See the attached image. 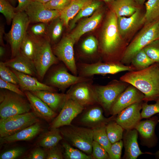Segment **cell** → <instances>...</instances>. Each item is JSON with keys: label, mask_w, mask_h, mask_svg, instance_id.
<instances>
[{"label": "cell", "mask_w": 159, "mask_h": 159, "mask_svg": "<svg viewBox=\"0 0 159 159\" xmlns=\"http://www.w3.org/2000/svg\"><path fill=\"white\" fill-rule=\"evenodd\" d=\"M120 80L132 85L144 94V102L159 99V64L155 63L139 70L128 71Z\"/></svg>", "instance_id": "cell-1"}, {"label": "cell", "mask_w": 159, "mask_h": 159, "mask_svg": "<svg viewBox=\"0 0 159 159\" xmlns=\"http://www.w3.org/2000/svg\"><path fill=\"white\" fill-rule=\"evenodd\" d=\"M117 18L115 13L111 11L102 28L99 47L103 56V62H119L116 54L122 44L118 27Z\"/></svg>", "instance_id": "cell-2"}, {"label": "cell", "mask_w": 159, "mask_h": 159, "mask_svg": "<svg viewBox=\"0 0 159 159\" xmlns=\"http://www.w3.org/2000/svg\"><path fill=\"white\" fill-rule=\"evenodd\" d=\"M159 20L146 25L139 34L127 46L120 62L131 63L135 55L145 46L159 38Z\"/></svg>", "instance_id": "cell-3"}, {"label": "cell", "mask_w": 159, "mask_h": 159, "mask_svg": "<svg viewBox=\"0 0 159 159\" xmlns=\"http://www.w3.org/2000/svg\"><path fill=\"white\" fill-rule=\"evenodd\" d=\"M78 76L91 77L95 74H114L121 72L136 70L132 65H126L121 62H102L92 63L81 62L77 64Z\"/></svg>", "instance_id": "cell-4"}, {"label": "cell", "mask_w": 159, "mask_h": 159, "mask_svg": "<svg viewBox=\"0 0 159 159\" xmlns=\"http://www.w3.org/2000/svg\"><path fill=\"white\" fill-rule=\"evenodd\" d=\"M30 19L25 12H16L12 22L11 29L5 34L6 39L11 48V58L20 52L22 41L27 32Z\"/></svg>", "instance_id": "cell-5"}, {"label": "cell", "mask_w": 159, "mask_h": 159, "mask_svg": "<svg viewBox=\"0 0 159 159\" xmlns=\"http://www.w3.org/2000/svg\"><path fill=\"white\" fill-rule=\"evenodd\" d=\"M24 96L9 91L0 95L1 119L29 112L32 109L29 102Z\"/></svg>", "instance_id": "cell-6"}, {"label": "cell", "mask_w": 159, "mask_h": 159, "mask_svg": "<svg viewBox=\"0 0 159 159\" xmlns=\"http://www.w3.org/2000/svg\"><path fill=\"white\" fill-rule=\"evenodd\" d=\"M60 131L64 138L72 145L85 153H92V129L71 126L62 128Z\"/></svg>", "instance_id": "cell-7"}, {"label": "cell", "mask_w": 159, "mask_h": 159, "mask_svg": "<svg viewBox=\"0 0 159 159\" xmlns=\"http://www.w3.org/2000/svg\"><path fill=\"white\" fill-rule=\"evenodd\" d=\"M49 39L39 38L37 47L33 60L37 76L42 79L52 65L59 63L52 50Z\"/></svg>", "instance_id": "cell-8"}, {"label": "cell", "mask_w": 159, "mask_h": 159, "mask_svg": "<svg viewBox=\"0 0 159 159\" xmlns=\"http://www.w3.org/2000/svg\"><path fill=\"white\" fill-rule=\"evenodd\" d=\"M129 85L120 80H114L105 85H93L97 103L105 110L110 112L115 101Z\"/></svg>", "instance_id": "cell-9"}, {"label": "cell", "mask_w": 159, "mask_h": 159, "mask_svg": "<svg viewBox=\"0 0 159 159\" xmlns=\"http://www.w3.org/2000/svg\"><path fill=\"white\" fill-rule=\"evenodd\" d=\"M37 117L33 112H29L5 119H0V138L13 135L39 122Z\"/></svg>", "instance_id": "cell-10"}, {"label": "cell", "mask_w": 159, "mask_h": 159, "mask_svg": "<svg viewBox=\"0 0 159 159\" xmlns=\"http://www.w3.org/2000/svg\"><path fill=\"white\" fill-rule=\"evenodd\" d=\"M66 94L67 99L73 100L84 107L98 103L92 80L73 85Z\"/></svg>", "instance_id": "cell-11"}, {"label": "cell", "mask_w": 159, "mask_h": 159, "mask_svg": "<svg viewBox=\"0 0 159 159\" xmlns=\"http://www.w3.org/2000/svg\"><path fill=\"white\" fill-rule=\"evenodd\" d=\"M92 80L91 77L71 74L65 67L60 66L55 69L48 76L46 85L64 91L76 83Z\"/></svg>", "instance_id": "cell-12"}, {"label": "cell", "mask_w": 159, "mask_h": 159, "mask_svg": "<svg viewBox=\"0 0 159 159\" xmlns=\"http://www.w3.org/2000/svg\"><path fill=\"white\" fill-rule=\"evenodd\" d=\"M74 44L68 35L61 40L54 47L53 51L59 60L63 62L73 74L77 76V67L73 49Z\"/></svg>", "instance_id": "cell-13"}, {"label": "cell", "mask_w": 159, "mask_h": 159, "mask_svg": "<svg viewBox=\"0 0 159 159\" xmlns=\"http://www.w3.org/2000/svg\"><path fill=\"white\" fill-rule=\"evenodd\" d=\"M145 95L133 86L130 85L117 97L112 104L110 112L113 115L129 106L143 101Z\"/></svg>", "instance_id": "cell-14"}, {"label": "cell", "mask_w": 159, "mask_h": 159, "mask_svg": "<svg viewBox=\"0 0 159 159\" xmlns=\"http://www.w3.org/2000/svg\"><path fill=\"white\" fill-rule=\"evenodd\" d=\"M24 11L31 23H47L60 16L59 12L46 8L43 3L31 1Z\"/></svg>", "instance_id": "cell-15"}, {"label": "cell", "mask_w": 159, "mask_h": 159, "mask_svg": "<svg viewBox=\"0 0 159 159\" xmlns=\"http://www.w3.org/2000/svg\"><path fill=\"white\" fill-rule=\"evenodd\" d=\"M84 108L73 100L67 99L60 113L52 123L51 129L70 125L72 120L82 112Z\"/></svg>", "instance_id": "cell-16"}, {"label": "cell", "mask_w": 159, "mask_h": 159, "mask_svg": "<svg viewBox=\"0 0 159 159\" xmlns=\"http://www.w3.org/2000/svg\"><path fill=\"white\" fill-rule=\"evenodd\" d=\"M143 102L133 104L120 112L115 121L125 130L135 129L142 119L140 111Z\"/></svg>", "instance_id": "cell-17"}, {"label": "cell", "mask_w": 159, "mask_h": 159, "mask_svg": "<svg viewBox=\"0 0 159 159\" xmlns=\"http://www.w3.org/2000/svg\"><path fill=\"white\" fill-rule=\"evenodd\" d=\"M100 7L90 17L81 21L69 34V36L75 43L86 33L94 30L101 21L103 16Z\"/></svg>", "instance_id": "cell-18"}, {"label": "cell", "mask_w": 159, "mask_h": 159, "mask_svg": "<svg viewBox=\"0 0 159 159\" xmlns=\"http://www.w3.org/2000/svg\"><path fill=\"white\" fill-rule=\"evenodd\" d=\"M138 132L135 129L126 130L123 135L125 158L136 159L142 154H151L150 153L143 152L141 150L138 142Z\"/></svg>", "instance_id": "cell-19"}, {"label": "cell", "mask_w": 159, "mask_h": 159, "mask_svg": "<svg viewBox=\"0 0 159 159\" xmlns=\"http://www.w3.org/2000/svg\"><path fill=\"white\" fill-rule=\"evenodd\" d=\"M24 93L33 112L37 117L49 121L55 117V112L39 98L30 91H24Z\"/></svg>", "instance_id": "cell-20"}, {"label": "cell", "mask_w": 159, "mask_h": 159, "mask_svg": "<svg viewBox=\"0 0 159 159\" xmlns=\"http://www.w3.org/2000/svg\"><path fill=\"white\" fill-rule=\"evenodd\" d=\"M11 68L16 75L19 81V85L24 91H27L32 92L39 90L56 91L54 87L39 82L32 76Z\"/></svg>", "instance_id": "cell-21"}, {"label": "cell", "mask_w": 159, "mask_h": 159, "mask_svg": "<svg viewBox=\"0 0 159 159\" xmlns=\"http://www.w3.org/2000/svg\"><path fill=\"white\" fill-rule=\"evenodd\" d=\"M4 63L6 66L19 72L37 76L33 61L23 56L20 52L14 57Z\"/></svg>", "instance_id": "cell-22"}, {"label": "cell", "mask_w": 159, "mask_h": 159, "mask_svg": "<svg viewBox=\"0 0 159 159\" xmlns=\"http://www.w3.org/2000/svg\"><path fill=\"white\" fill-rule=\"evenodd\" d=\"M55 112L62 109L67 99L66 94L59 93L47 90L32 92Z\"/></svg>", "instance_id": "cell-23"}, {"label": "cell", "mask_w": 159, "mask_h": 159, "mask_svg": "<svg viewBox=\"0 0 159 159\" xmlns=\"http://www.w3.org/2000/svg\"><path fill=\"white\" fill-rule=\"evenodd\" d=\"M41 126L37 122L9 136L0 138L1 144L9 143L19 141L29 140L34 138L40 131Z\"/></svg>", "instance_id": "cell-24"}, {"label": "cell", "mask_w": 159, "mask_h": 159, "mask_svg": "<svg viewBox=\"0 0 159 159\" xmlns=\"http://www.w3.org/2000/svg\"><path fill=\"white\" fill-rule=\"evenodd\" d=\"M139 9L128 18L120 16L117 18V24L120 36L126 35L142 24Z\"/></svg>", "instance_id": "cell-25"}, {"label": "cell", "mask_w": 159, "mask_h": 159, "mask_svg": "<svg viewBox=\"0 0 159 159\" xmlns=\"http://www.w3.org/2000/svg\"><path fill=\"white\" fill-rule=\"evenodd\" d=\"M110 120L105 118L103 114L102 109L99 107H95L87 111L81 117V121L86 125L93 127L107 124Z\"/></svg>", "instance_id": "cell-26"}, {"label": "cell", "mask_w": 159, "mask_h": 159, "mask_svg": "<svg viewBox=\"0 0 159 159\" xmlns=\"http://www.w3.org/2000/svg\"><path fill=\"white\" fill-rule=\"evenodd\" d=\"M93 0H72L69 5L60 13V18L64 25L68 26L69 21L83 8Z\"/></svg>", "instance_id": "cell-27"}, {"label": "cell", "mask_w": 159, "mask_h": 159, "mask_svg": "<svg viewBox=\"0 0 159 159\" xmlns=\"http://www.w3.org/2000/svg\"><path fill=\"white\" fill-rule=\"evenodd\" d=\"M159 122L158 117L154 116L148 119L140 121L135 129L141 138L146 141H153L155 138V127Z\"/></svg>", "instance_id": "cell-28"}, {"label": "cell", "mask_w": 159, "mask_h": 159, "mask_svg": "<svg viewBox=\"0 0 159 159\" xmlns=\"http://www.w3.org/2000/svg\"><path fill=\"white\" fill-rule=\"evenodd\" d=\"M110 5L117 17L130 16L138 9L134 0H116Z\"/></svg>", "instance_id": "cell-29"}, {"label": "cell", "mask_w": 159, "mask_h": 159, "mask_svg": "<svg viewBox=\"0 0 159 159\" xmlns=\"http://www.w3.org/2000/svg\"><path fill=\"white\" fill-rule=\"evenodd\" d=\"M39 39L33 37L27 32L21 44L20 53L32 61L37 47Z\"/></svg>", "instance_id": "cell-30"}, {"label": "cell", "mask_w": 159, "mask_h": 159, "mask_svg": "<svg viewBox=\"0 0 159 159\" xmlns=\"http://www.w3.org/2000/svg\"><path fill=\"white\" fill-rule=\"evenodd\" d=\"M60 130L58 128L51 129L46 132L39 142L41 147L49 149L57 145L62 138Z\"/></svg>", "instance_id": "cell-31"}, {"label": "cell", "mask_w": 159, "mask_h": 159, "mask_svg": "<svg viewBox=\"0 0 159 159\" xmlns=\"http://www.w3.org/2000/svg\"><path fill=\"white\" fill-rule=\"evenodd\" d=\"M145 6L146 12L142 17V22L147 25L155 21L159 17V0H148Z\"/></svg>", "instance_id": "cell-32"}, {"label": "cell", "mask_w": 159, "mask_h": 159, "mask_svg": "<svg viewBox=\"0 0 159 159\" xmlns=\"http://www.w3.org/2000/svg\"><path fill=\"white\" fill-rule=\"evenodd\" d=\"M101 4L100 1L93 0L92 2L82 9L71 20L69 26L70 29L73 28L76 23L80 19L93 14L100 7Z\"/></svg>", "instance_id": "cell-33"}, {"label": "cell", "mask_w": 159, "mask_h": 159, "mask_svg": "<svg viewBox=\"0 0 159 159\" xmlns=\"http://www.w3.org/2000/svg\"><path fill=\"white\" fill-rule=\"evenodd\" d=\"M106 124H103L93 128V140L98 142L108 152L111 143L108 137Z\"/></svg>", "instance_id": "cell-34"}, {"label": "cell", "mask_w": 159, "mask_h": 159, "mask_svg": "<svg viewBox=\"0 0 159 159\" xmlns=\"http://www.w3.org/2000/svg\"><path fill=\"white\" fill-rule=\"evenodd\" d=\"M154 62L146 54L143 49L138 52L132 58L131 63L136 70L145 69Z\"/></svg>", "instance_id": "cell-35"}, {"label": "cell", "mask_w": 159, "mask_h": 159, "mask_svg": "<svg viewBox=\"0 0 159 159\" xmlns=\"http://www.w3.org/2000/svg\"><path fill=\"white\" fill-rule=\"evenodd\" d=\"M106 132L111 144L123 138L124 129L115 121L110 122L106 126Z\"/></svg>", "instance_id": "cell-36"}, {"label": "cell", "mask_w": 159, "mask_h": 159, "mask_svg": "<svg viewBox=\"0 0 159 159\" xmlns=\"http://www.w3.org/2000/svg\"><path fill=\"white\" fill-rule=\"evenodd\" d=\"M51 21L47 26V35L50 41L55 42L62 34L64 24L59 17Z\"/></svg>", "instance_id": "cell-37"}, {"label": "cell", "mask_w": 159, "mask_h": 159, "mask_svg": "<svg viewBox=\"0 0 159 159\" xmlns=\"http://www.w3.org/2000/svg\"><path fill=\"white\" fill-rule=\"evenodd\" d=\"M81 49L86 56H90L95 54L99 49V43L97 39L93 36H90L82 42Z\"/></svg>", "instance_id": "cell-38"}, {"label": "cell", "mask_w": 159, "mask_h": 159, "mask_svg": "<svg viewBox=\"0 0 159 159\" xmlns=\"http://www.w3.org/2000/svg\"><path fill=\"white\" fill-rule=\"evenodd\" d=\"M62 146L64 150V156L67 159H92V155H88L79 150L75 149L68 144L64 142Z\"/></svg>", "instance_id": "cell-39"}, {"label": "cell", "mask_w": 159, "mask_h": 159, "mask_svg": "<svg viewBox=\"0 0 159 159\" xmlns=\"http://www.w3.org/2000/svg\"><path fill=\"white\" fill-rule=\"evenodd\" d=\"M0 12L5 17L8 24L12 22L16 13V8L5 0H0Z\"/></svg>", "instance_id": "cell-40"}, {"label": "cell", "mask_w": 159, "mask_h": 159, "mask_svg": "<svg viewBox=\"0 0 159 159\" xmlns=\"http://www.w3.org/2000/svg\"><path fill=\"white\" fill-rule=\"evenodd\" d=\"M9 68L4 62H0V78L5 81L19 85V81L16 75Z\"/></svg>", "instance_id": "cell-41"}, {"label": "cell", "mask_w": 159, "mask_h": 159, "mask_svg": "<svg viewBox=\"0 0 159 159\" xmlns=\"http://www.w3.org/2000/svg\"><path fill=\"white\" fill-rule=\"evenodd\" d=\"M141 112L142 118H149L153 115L159 113V99L153 104L149 105L147 102H143Z\"/></svg>", "instance_id": "cell-42"}, {"label": "cell", "mask_w": 159, "mask_h": 159, "mask_svg": "<svg viewBox=\"0 0 159 159\" xmlns=\"http://www.w3.org/2000/svg\"><path fill=\"white\" fill-rule=\"evenodd\" d=\"M72 0H50L44 4L49 9L57 11L60 13L67 7Z\"/></svg>", "instance_id": "cell-43"}, {"label": "cell", "mask_w": 159, "mask_h": 159, "mask_svg": "<svg viewBox=\"0 0 159 159\" xmlns=\"http://www.w3.org/2000/svg\"><path fill=\"white\" fill-rule=\"evenodd\" d=\"M92 153L93 158L109 159L108 153L105 148L98 142L94 140L92 143Z\"/></svg>", "instance_id": "cell-44"}, {"label": "cell", "mask_w": 159, "mask_h": 159, "mask_svg": "<svg viewBox=\"0 0 159 159\" xmlns=\"http://www.w3.org/2000/svg\"><path fill=\"white\" fill-rule=\"evenodd\" d=\"M47 23H38L32 26L30 29L31 35L37 38L47 35Z\"/></svg>", "instance_id": "cell-45"}, {"label": "cell", "mask_w": 159, "mask_h": 159, "mask_svg": "<svg viewBox=\"0 0 159 159\" xmlns=\"http://www.w3.org/2000/svg\"><path fill=\"white\" fill-rule=\"evenodd\" d=\"M123 146V143L122 140L112 144L108 153L109 159H120Z\"/></svg>", "instance_id": "cell-46"}, {"label": "cell", "mask_w": 159, "mask_h": 159, "mask_svg": "<svg viewBox=\"0 0 159 159\" xmlns=\"http://www.w3.org/2000/svg\"><path fill=\"white\" fill-rule=\"evenodd\" d=\"M147 55L154 62L159 63V47L152 43L143 49Z\"/></svg>", "instance_id": "cell-47"}, {"label": "cell", "mask_w": 159, "mask_h": 159, "mask_svg": "<svg viewBox=\"0 0 159 159\" xmlns=\"http://www.w3.org/2000/svg\"><path fill=\"white\" fill-rule=\"evenodd\" d=\"M25 149L22 148H13L2 153L0 159H14L21 155L24 152Z\"/></svg>", "instance_id": "cell-48"}, {"label": "cell", "mask_w": 159, "mask_h": 159, "mask_svg": "<svg viewBox=\"0 0 159 159\" xmlns=\"http://www.w3.org/2000/svg\"><path fill=\"white\" fill-rule=\"evenodd\" d=\"M0 87L1 89L7 90L23 96L25 93L19 88L18 85L5 81L0 78Z\"/></svg>", "instance_id": "cell-49"}, {"label": "cell", "mask_w": 159, "mask_h": 159, "mask_svg": "<svg viewBox=\"0 0 159 159\" xmlns=\"http://www.w3.org/2000/svg\"><path fill=\"white\" fill-rule=\"evenodd\" d=\"M47 154V159H62L63 155L60 149L57 146L50 149Z\"/></svg>", "instance_id": "cell-50"}, {"label": "cell", "mask_w": 159, "mask_h": 159, "mask_svg": "<svg viewBox=\"0 0 159 159\" xmlns=\"http://www.w3.org/2000/svg\"><path fill=\"white\" fill-rule=\"evenodd\" d=\"M47 155L44 151L40 148L33 150L30 155L28 158L30 159H43L46 158Z\"/></svg>", "instance_id": "cell-51"}, {"label": "cell", "mask_w": 159, "mask_h": 159, "mask_svg": "<svg viewBox=\"0 0 159 159\" xmlns=\"http://www.w3.org/2000/svg\"><path fill=\"white\" fill-rule=\"evenodd\" d=\"M18 0V5L16 7V12L24 11L28 5L32 1V0Z\"/></svg>", "instance_id": "cell-52"}, {"label": "cell", "mask_w": 159, "mask_h": 159, "mask_svg": "<svg viewBox=\"0 0 159 159\" xmlns=\"http://www.w3.org/2000/svg\"><path fill=\"white\" fill-rule=\"evenodd\" d=\"M5 34L4 28L3 25H1L0 27V43L1 46H4L3 41L4 35Z\"/></svg>", "instance_id": "cell-53"}, {"label": "cell", "mask_w": 159, "mask_h": 159, "mask_svg": "<svg viewBox=\"0 0 159 159\" xmlns=\"http://www.w3.org/2000/svg\"><path fill=\"white\" fill-rule=\"evenodd\" d=\"M5 53V49L4 46H0V57L2 58L4 55Z\"/></svg>", "instance_id": "cell-54"}, {"label": "cell", "mask_w": 159, "mask_h": 159, "mask_svg": "<svg viewBox=\"0 0 159 159\" xmlns=\"http://www.w3.org/2000/svg\"><path fill=\"white\" fill-rule=\"evenodd\" d=\"M10 3L12 6H14L18 0H5Z\"/></svg>", "instance_id": "cell-55"}, {"label": "cell", "mask_w": 159, "mask_h": 159, "mask_svg": "<svg viewBox=\"0 0 159 159\" xmlns=\"http://www.w3.org/2000/svg\"><path fill=\"white\" fill-rule=\"evenodd\" d=\"M50 0H32V1L39 2L44 4Z\"/></svg>", "instance_id": "cell-56"}, {"label": "cell", "mask_w": 159, "mask_h": 159, "mask_svg": "<svg viewBox=\"0 0 159 159\" xmlns=\"http://www.w3.org/2000/svg\"><path fill=\"white\" fill-rule=\"evenodd\" d=\"M145 0H134L136 4L141 5L143 4Z\"/></svg>", "instance_id": "cell-57"}, {"label": "cell", "mask_w": 159, "mask_h": 159, "mask_svg": "<svg viewBox=\"0 0 159 159\" xmlns=\"http://www.w3.org/2000/svg\"><path fill=\"white\" fill-rule=\"evenodd\" d=\"M105 2L110 4L113 1L116 0H103Z\"/></svg>", "instance_id": "cell-58"}, {"label": "cell", "mask_w": 159, "mask_h": 159, "mask_svg": "<svg viewBox=\"0 0 159 159\" xmlns=\"http://www.w3.org/2000/svg\"><path fill=\"white\" fill-rule=\"evenodd\" d=\"M155 156L156 158L159 159V150L155 153Z\"/></svg>", "instance_id": "cell-59"}, {"label": "cell", "mask_w": 159, "mask_h": 159, "mask_svg": "<svg viewBox=\"0 0 159 159\" xmlns=\"http://www.w3.org/2000/svg\"></svg>", "instance_id": "cell-60"}]
</instances>
